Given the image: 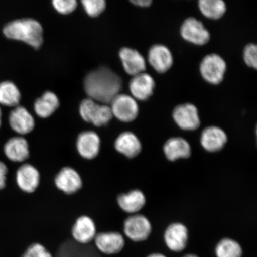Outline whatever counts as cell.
<instances>
[{
	"instance_id": "obj_3",
	"label": "cell",
	"mask_w": 257,
	"mask_h": 257,
	"mask_svg": "<svg viewBox=\"0 0 257 257\" xmlns=\"http://www.w3.org/2000/svg\"><path fill=\"white\" fill-rule=\"evenodd\" d=\"M226 70V61L216 53L207 54L202 59L200 64L202 78L213 85H219L223 81Z\"/></svg>"
},
{
	"instance_id": "obj_5",
	"label": "cell",
	"mask_w": 257,
	"mask_h": 257,
	"mask_svg": "<svg viewBox=\"0 0 257 257\" xmlns=\"http://www.w3.org/2000/svg\"><path fill=\"white\" fill-rule=\"evenodd\" d=\"M180 34L185 41L195 46H202L210 40V32L197 18L189 17L183 22Z\"/></svg>"
},
{
	"instance_id": "obj_6",
	"label": "cell",
	"mask_w": 257,
	"mask_h": 257,
	"mask_svg": "<svg viewBox=\"0 0 257 257\" xmlns=\"http://www.w3.org/2000/svg\"><path fill=\"white\" fill-rule=\"evenodd\" d=\"M111 104L112 115L124 123L134 121L139 114V105L131 95L119 94L115 96Z\"/></svg>"
},
{
	"instance_id": "obj_14",
	"label": "cell",
	"mask_w": 257,
	"mask_h": 257,
	"mask_svg": "<svg viewBox=\"0 0 257 257\" xmlns=\"http://www.w3.org/2000/svg\"><path fill=\"white\" fill-rule=\"evenodd\" d=\"M94 241L96 249L107 255H115L120 252L125 245L123 236L117 232L97 233Z\"/></svg>"
},
{
	"instance_id": "obj_1",
	"label": "cell",
	"mask_w": 257,
	"mask_h": 257,
	"mask_svg": "<svg viewBox=\"0 0 257 257\" xmlns=\"http://www.w3.org/2000/svg\"><path fill=\"white\" fill-rule=\"evenodd\" d=\"M122 86L120 76L105 67L88 73L84 81L85 92L89 98L102 104L111 103L119 94Z\"/></svg>"
},
{
	"instance_id": "obj_8",
	"label": "cell",
	"mask_w": 257,
	"mask_h": 257,
	"mask_svg": "<svg viewBox=\"0 0 257 257\" xmlns=\"http://www.w3.org/2000/svg\"><path fill=\"white\" fill-rule=\"evenodd\" d=\"M152 230V224L149 220L143 215H133L127 218L124 222L125 235L134 242H142L147 239Z\"/></svg>"
},
{
	"instance_id": "obj_29",
	"label": "cell",
	"mask_w": 257,
	"mask_h": 257,
	"mask_svg": "<svg viewBox=\"0 0 257 257\" xmlns=\"http://www.w3.org/2000/svg\"><path fill=\"white\" fill-rule=\"evenodd\" d=\"M243 59L247 66L255 70L257 69V46L255 44L246 45L243 49Z\"/></svg>"
},
{
	"instance_id": "obj_18",
	"label": "cell",
	"mask_w": 257,
	"mask_h": 257,
	"mask_svg": "<svg viewBox=\"0 0 257 257\" xmlns=\"http://www.w3.org/2000/svg\"><path fill=\"white\" fill-rule=\"evenodd\" d=\"M167 246L173 252H181L187 245L188 231L182 223H173L167 228L165 233Z\"/></svg>"
},
{
	"instance_id": "obj_2",
	"label": "cell",
	"mask_w": 257,
	"mask_h": 257,
	"mask_svg": "<svg viewBox=\"0 0 257 257\" xmlns=\"http://www.w3.org/2000/svg\"><path fill=\"white\" fill-rule=\"evenodd\" d=\"M3 34L9 39L21 41L38 49L43 43L41 24L32 19H18L5 25Z\"/></svg>"
},
{
	"instance_id": "obj_23",
	"label": "cell",
	"mask_w": 257,
	"mask_h": 257,
	"mask_svg": "<svg viewBox=\"0 0 257 257\" xmlns=\"http://www.w3.org/2000/svg\"><path fill=\"white\" fill-rule=\"evenodd\" d=\"M118 206L124 212L135 214L140 211L146 203V198L142 191L133 190L118 196Z\"/></svg>"
},
{
	"instance_id": "obj_25",
	"label": "cell",
	"mask_w": 257,
	"mask_h": 257,
	"mask_svg": "<svg viewBox=\"0 0 257 257\" xmlns=\"http://www.w3.org/2000/svg\"><path fill=\"white\" fill-rule=\"evenodd\" d=\"M198 6L201 14L211 20L220 19L227 11V5L223 0H200Z\"/></svg>"
},
{
	"instance_id": "obj_22",
	"label": "cell",
	"mask_w": 257,
	"mask_h": 257,
	"mask_svg": "<svg viewBox=\"0 0 257 257\" xmlns=\"http://www.w3.org/2000/svg\"><path fill=\"white\" fill-rule=\"evenodd\" d=\"M164 152L170 161L188 158L191 154L190 145L184 138L174 137L167 141L163 147Z\"/></svg>"
},
{
	"instance_id": "obj_17",
	"label": "cell",
	"mask_w": 257,
	"mask_h": 257,
	"mask_svg": "<svg viewBox=\"0 0 257 257\" xmlns=\"http://www.w3.org/2000/svg\"><path fill=\"white\" fill-rule=\"evenodd\" d=\"M9 121L12 130L21 136L31 133L35 125L33 116L22 106H17L11 111Z\"/></svg>"
},
{
	"instance_id": "obj_10",
	"label": "cell",
	"mask_w": 257,
	"mask_h": 257,
	"mask_svg": "<svg viewBox=\"0 0 257 257\" xmlns=\"http://www.w3.org/2000/svg\"><path fill=\"white\" fill-rule=\"evenodd\" d=\"M101 138L95 132L84 131L76 140V150L83 159L91 160L98 156L101 150Z\"/></svg>"
},
{
	"instance_id": "obj_30",
	"label": "cell",
	"mask_w": 257,
	"mask_h": 257,
	"mask_svg": "<svg viewBox=\"0 0 257 257\" xmlns=\"http://www.w3.org/2000/svg\"><path fill=\"white\" fill-rule=\"evenodd\" d=\"M21 257H53L46 247L40 243H34L29 246Z\"/></svg>"
},
{
	"instance_id": "obj_33",
	"label": "cell",
	"mask_w": 257,
	"mask_h": 257,
	"mask_svg": "<svg viewBox=\"0 0 257 257\" xmlns=\"http://www.w3.org/2000/svg\"><path fill=\"white\" fill-rule=\"evenodd\" d=\"M131 2L135 6L141 8H149L153 4L152 0H133Z\"/></svg>"
},
{
	"instance_id": "obj_28",
	"label": "cell",
	"mask_w": 257,
	"mask_h": 257,
	"mask_svg": "<svg viewBox=\"0 0 257 257\" xmlns=\"http://www.w3.org/2000/svg\"><path fill=\"white\" fill-rule=\"evenodd\" d=\"M82 3L86 12L92 17L100 15L106 7L104 0H83Z\"/></svg>"
},
{
	"instance_id": "obj_24",
	"label": "cell",
	"mask_w": 257,
	"mask_h": 257,
	"mask_svg": "<svg viewBox=\"0 0 257 257\" xmlns=\"http://www.w3.org/2000/svg\"><path fill=\"white\" fill-rule=\"evenodd\" d=\"M59 105V99L57 95L52 92L47 91L35 101V111L38 116L47 118L55 112Z\"/></svg>"
},
{
	"instance_id": "obj_13",
	"label": "cell",
	"mask_w": 257,
	"mask_h": 257,
	"mask_svg": "<svg viewBox=\"0 0 257 257\" xmlns=\"http://www.w3.org/2000/svg\"><path fill=\"white\" fill-rule=\"evenodd\" d=\"M41 181L40 172L33 165L25 163L16 173V182L19 189L27 194H32L39 187Z\"/></svg>"
},
{
	"instance_id": "obj_11",
	"label": "cell",
	"mask_w": 257,
	"mask_h": 257,
	"mask_svg": "<svg viewBox=\"0 0 257 257\" xmlns=\"http://www.w3.org/2000/svg\"><path fill=\"white\" fill-rule=\"evenodd\" d=\"M58 189L67 195H72L82 188L83 181L78 171L71 167H64L54 179Z\"/></svg>"
},
{
	"instance_id": "obj_20",
	"label": "cell",
	"mask_w": 257,
	"mask_h": 257,
	"mask_svg": "<svg viewBox=\"0 0 257 257\" xmlns=\"http://www.w3.org/2000/svg\"><path fill=\"white\" fill-rule=\"evenodd\" d=\"M202 147L208 152H217L227 142V136L222 128L211 126L204 128L201 136Z\"/></svg>"
},
{
	"instance_id": "obj_19",
	"label": "cell",
	"mask_w": 257,
	"mask_h": 257,
	"mask_svg": "<svg viewBox=\"0 0 257 257\" xmlns=\"http://www.w3.org/2000/svg\"><path fill=\"white\" fill-rule=\"evenodd\" d=\"M3 150L7 159L14 163L24 162L30 155L28 142L23 137L10 138L5 144Z\"/></svg>"
},
{
	"instance_id": "obj_34",
	"label": "cell",
	"mask_w": 257,
	"mask_h": 257,
	"mask_svg": "<svg viewBox=\"0 0 257 257\" xmlns=\"http://www.w3.org/2000/svg\"><path fill=\"white\" fill-rule=\"evenodd\" d=\"M147 257H166V256L165 255L162 254V253H152V254H151Z\"/></svg>"
},
{
	"instance_id": "obj_9",
	"label": "cell",
	"mask_w": 257,
	"mask_h": 257,
	"mask_svg": "<svg viewBox=\"0 0 257 257\" xmlns=\"http://www.w3.org/2000/svg\"><path fill=\"white\" fill-rule=\"evenodd\" d=\"M148 62L157 73L168 72L172 68L174 60L172 51L163 44H157L151 47L148 53Z\"/></svg>"
},
{
	"instance_id": "obj_21",
	"label": "cell",
	"mask_w": 257,
	"mask_h": 257,
	"mask_svg": "<svg viewBox=\"0 0 257 257\" xmlns=\"http://www.w3.org/2000/svg\"><path fill=\"white\" fill-rule=\"evenodd\" d=\"M114 148L122 155L133 159L141 153L142 145L136 134L127 131L118 136L114 142Z\"/></svg>"
},
{
	"instance_id": "obj_16",
	"label": "cell",
	"mask_w": 257,
	"mask_h": 257,
	"mask_svg": "<svg viewBox=\"0 0 257 257\" xmlns=\"http://www.w3.org/2000/svg\"><path fill=\"white\" fill-rule=\"evenodd\" d=\"M119 56L123 69L128 75L134 76L146 72V60L138 50L123 47L119 51Z\"/></svg>"
},
{
	"instance_id": "obj_7",
	"label": "cell",
	"mask_w": 257,
	"mask_h": 257,
	"mask_svg": "<svg viewBox=\"0 0 257 257\" xmlns=\"http://www.w3.org/2000/svg\"><path fill=\"white\" fill-rule=\"evenodd\" d=\"M172 117L175 123L183 130L195 131L201 125L197 106L189 102L176 106L173 109Z\"/></svg>"
},
{
	"instance_id": "obj_32",
	"label": "cell",
	"mask_w": 257,
	"mask_h": 257,
	"mask_svg": "<svg viewBox=\"0 0 257 257\" xmlns=\"http://www.w3.org/2000/svg\"><path fill=\"white\" fill-rule=\"evenodd\" d=\"M8 173L7 166L5 163L0 161V190L6 187Z\"/></svg>"
},
{
	"instance_id": "obj_4",
	"label": "cell",
	"mask_w": 257,
	"mask_h": 257,
	"mask_svg": "<svg viewBox=\"0 0 257 257\" xmlns=\"http://www.w3.org/2000/svg\"><path fill=\"white\" fill-rule=\"evenodd\" d=\"M79 112L83 120L96 127L105 126L113 116L110 106L99 104L89 98L83 99Z\"/></svg>"
},
{
	"instance_id": "obj_36",
	"label": "cell",
	"mask_w": 257,
	"mask_h": 257,
	"mask_svg": "<svg viewBox=\"0 0 257 257\" xmlns=\"http://www.w3.org/2000/svg\"><path fill=\"white\" fill-rule=\"evenodd\" d=\"M184 257H198L197 255H194V254H188L184 256Z\"/></svg>"
},
{
	"instance_id": "obj_35",
	"label": "cell",
	"mask_w": 257,
	"mask_h": 257,
	"mask_svg": "<svg viewBox=\"0 0 257 257\" xmlns=\"http://www.w3.org/2000/svg\"><path fill=\"white\" fill-rule=\"evenodd\" d=\"M2 112L1 108H0V127L2 126Z\"/></svg>"
},
{
	"instance_id": "obj_12",
	"label": "cell",
	"mask_w": 257,
	"mask_h": 257,
	"mask_svg": "<svg viewBox=\"0 0 257 257\" xmlns=\"http://www.w3.org/2000/svg\"><path fill=\"white\" fill-rule=\"evenodd\" d=\"M155 88V80L146 72L133 76L130 82L131 96L137 101L149 99L153 95Z\"/></svg>"
},
{
	"instance_id": "obj_15",
	"label": "cell",
	"mask_w": 257,
	"mask_h": 257,
	"mask_svg": "<svg viewBox=\"0 0 257 257\" xmlns=\"http://www.w3.org/2000/svg\"><path fill=\"white\" fill-rule=\"evenodd\" d=\"M96 234V224L92 218L82 216L77 218L72 229V235L76 243L88 245L94 240Z\"/></svg>"
},
{
	"instance_id": "obj_26",
	"label": "cell",
	"mask_w": 257,
	"mask_h": 257,
	"mask_svg": "<svg viewBox=\"0 0 257 257\" xmlns=\"http://www.w3.org/2000/svg\"><path fill=\"white\" fill-rule=\"evenodd\" d=\"M21 94L17 86L11 81L0 83V104L7 107H17Z\"/></svg>"
},
{
	"instance_id": "obj_27",
	"label": "cell",
	"mask_w": 257,
	"mask_h": 257,
	"mask_svg": "<svg viewBox=\"0 0 257 257\" xmlns=\"http://www.w3.org/2000/svg\"><path fill=\"white\" fill-rule=\"evenodd\" d=\"M217 257H241L242 247L238 242L232 239H223L218 243L216 248Z\"/></svg>"
},
{
	"instance_id": "obj_31",
	"label": "cell",
	"mask_w": 257,
	"mask_h": 257,
	"mask_svg": "<svg viewBox=\"0 0 257 257\" xmlns=\"http://www.w3.org/2000/svg\"><path fill=\"white\" fill-rule=\"evenodd\" d=\"M52 3L56 11L64 15L70 14L78 6L76 0H54Z\"/></svg>"
}]
</instances>
